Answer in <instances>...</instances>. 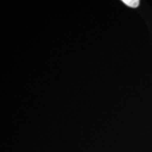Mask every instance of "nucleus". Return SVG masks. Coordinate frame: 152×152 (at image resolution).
Returning <instances> with one entry per match:
<instances>
[{
	"instance_id": "1",
	"label": "nucleus",
	"mask_w": 152,
	"mask_h": 152,
	"mask_svg": "<svg viewBox=\"0 0 152 152\" xmlns=\"http://www.w3.org/2000/svg\"><path fill=\"white\" fill-rule=\"evenodd\" d=\"M123 2L131 8H137L140 5V1L139 0H123Z\"/></svg>"
}]
</instances>
